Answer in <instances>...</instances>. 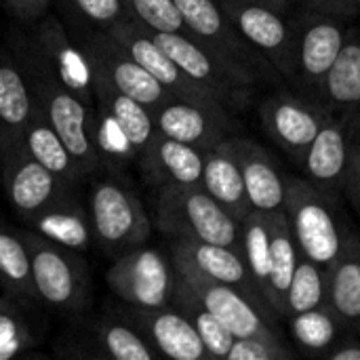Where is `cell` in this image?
I'll use <instances>...</instances> for the list:
<instances>
[{
  "mask_svg": "<svg viewBox=\"0 0 360 360\" xmlns=\"http://www.w3.org/2000/svg\"><path fill=\"white\" fill-rule=\"evenodd\" d=\"M89 61L99 70L120 93L133 97L146 108L162 105L167 99V89L141 68L108 32L103 36L91 38L84 46Z\"/></svg>",
  "mask_w": 360,
  "mask_h": 360,
  "instance_id": "cell-7",
  "label": "cell"
},
{
  "mask_svg": "<svg viewBox=\"0 0 360 360\" xmlns=\"http://www.w3.org/2000/svg\"><path fill=\"white\" fill-rule=\"evenodd\" d=\"M148 331L156 348L175 360H200L207 348L196 327L175 312H160L148 319Z\"/></svg>",
  "mask_w": 360,
  "mask_h": 360,
  "instance_id": "cell-18",
  "label": "cell"
},
{
  "mask_svg": "<svg viewBox=\"0 0 360 360\" xmlns=\"http://www.w3.org/2000/svg\"><path fill=\"white\" fill-rule=\"evenodd\" d=\"M34 105L25 70L17 61L0 57V139L21 141Z\"/></svg>",
  "mask_w": 360,
  "mask_h": 360,
  "instance_id": "cell-14",
  "label": "cell"
},
{
  "mask_svg": "<svg viewBox=\"0 0 360 360\" xmlns=\"http://www.w3.org/2000/svg\"><path fill=\"white\" fill-rule=\"evenodd\" d=\"M293 228L297 243L310 262L327 266L338 259L342 240L327 207L310 198L302 200L293 215Z\"/></svg>",
  "mask_w": 360,
  "mask_h": 360,
  "instance_id": "cell-13",
  "label": "cell"
},
{
  "mask_svg": "<svg viewBox=\"0 0 360 360\" xmlns=\"http://www.w3.org/2000/svg\"><path fill=\"white\" fill-rule=\"evenodd\" d=\"M158 224L162 230L181 234L188 240L221 245L234 249L238 230L224 205H219L198 184H169L158 196Z\"/></svg>",
  "mask_w": 360,
  "mask_h": 360,
  "instance_id": "cell-2",
  "label": "cell"
},
{
  "mask_svg": "<svg viewBox=\"0 0 360 360\" xmlns=\"http://www.w3.org/2000/svg\"><path fill=\"white\" fill-rule=\"evenodd\" d=\"M240 32L262 49H278L285 42V23L264 6H247L238 13Z\"/></svg>",
  "mask_w": 360,
  "mask_h": 360,
  "instance_id": "cell-31",
  "label": "cell"
},
{
  "mask_svg": "<svg viewBox=\"0 0 360 360\" xmlns=\"http://www.w3.org/2000/svg\"><path fill=\"white\" fill-rule=\"evenodd\" d=\"M93 93L97 95V103L103 105L114 114V118L120 122L124 133L129 135L133 148L137 152H143L152 137L156 135V124L148 108L133 97L120 93L99 70L93 68Z\"/></svg>",
  "mask_w": 360,
  "mask_h": 360,
  "instance_id": "cell-15",
  "label": "cell"
},
{
  "mask_svg": "<svg viewBox=\"0 0 360 360\" xmlns=\"http://www.w3.org/2000/svg\"><path fill=\"white\" fill-rule=\"evenodd\" d=\"M21 146L34 160H38L42 167H46L68 188L74 186L78 179H82L72 154L68 152L65 143L61 141L57 131L51 127L49 118L44 116V112L38 103L34 105L32 118L23 129Z\"/></svg>",
  "mask_w": 360,
  "mask_h": 360,
  "instance_id": "cell-12",
  "label": "cell"
},
{
  "mask_svg": "<svg viewBox=\"0 0 360 360\" xmlns=\"http://www.w3.org/2000/svg\"><path fill=\"white\" fill-rule=\"evenodd\" d=\"M150 32H181L184 19L173 0H122Z\"/></svg>",
  "mask_w": 360,
  "mask_h": 360,
  "instance_id": "cell-34",
  "label": "cell"
},
{
  "mask_svg": "<svg viewBox=\"0 0 360 360\" xmlns=\"http://www.w3.org/2000/svg\"><path fill=\"white\" fill-rule=\"evenodd\" d=\"M32 259V281L36 295L63 310L80 308L89 300V276L84 264L68 253L70 249L46 240L40 234L25 238Z\"/></svg>",
  "mask_w": 360,
  "mask_h": 360,
  "instance_id": "cell-3",
  "label": "cell"
},
{
  "mask_svg": "<svg viewBox=\"0 0 360 360\" xmlns=\"http://www.w3.org/2000/svg\"><path fill=\"white\" fill-rule=\"evenodd\" d=\"M0 156L8 200L23 217L30 219L68 192V186L34 160L23 150L21 141L0 139Z\"/></svg>",
  "mask_w": 360,
  "mask_h": 360,
  "instance_id": "cell-6",
  "label": "cell"
},
{
  "mask_svg": "<svg viewBox=\"0 0 360 360\" xmlns=\"http://www.w3.org/2000/svg\"><path fill=\"white\" fill-rule=\"evenodd\" d=\"M36 44H38V53L51 63L57 80L68 91L78 95L86 108L93 110L95 108L93 105V95H95L93 93V65L84 49L74 46L63 25L51 15L38 23Z\"/></svg>",
  "mask_w": 360,
  "mask_h": 360,
  "instance_id": "cell-9",
  "label": "cell"
},
{
  "mask_svg": "<svg viewBox=\"0 0 360 360\" xmlns=\"http://www.w3.org/2000/svg\"><path fill=\"white\" fill-rule=\"evenodd\" d=\"M108 34L141 65L146 68L165 89H173V93H177L179 97L186 99H194L200 101L198 95L190 93V84L194 80H190L175 63L173 59L156 44V40L152 38L150 32H146L141 25L133 23V21H114L112 25H108Z\"/></svg>",
  "mask_w": 360,
  "mask_h": 360,
  "instance_id": "cell-10",
  "label": "cell"
},
{
  "mask_svg": "<svg viewBox=\"0 0 360 360\" xmlns=\"http://www.w3.org/2000/svg\"><path fill=\"white\" fill-rule=\"evenodd\" d=\"M156 44L173 59V63L194 82H217V72L207 53H202L192 40L179 32H150Z\"/></svg>",
  "mask_w": 360,
  "mask_h": 360,
  "instance_id": "cell-21",
  "label": "cell"
},
{
  "mask_svg": "<svg viewBox=\"0 0 360 360\" xmlns=\"http://www.w3.org/2000/svg\"><path fill=\"white\" fill-rule=\"evenodd\" d=\"M27 340L23 325L15 316L0 312V360L19 354L21 348L27 346Z\"/></svg>",
  "mask_w": 360,
  "mask_h": 360,
  "instance_id": "cell-39",
  "label": "cell"
},
{
  "mask_svg": "<svg viewBox=\"0 0 360 360\" xmlns=\"http://www.w3.org/2000/svg\"><path fill=\"white\" fill-rule=\"evenodd\" d=\"M179 264L194 268L207 278L224 285H247V266L230 247L209 245L200 240H184L175 253Z\"/></svg>",
  "mask_w": 360,
  "mask_h": 360,
  "instance_id": "cell-16",
  "label": "cell"
},
{
  "mask_svg": "<svg viewBox=\"0 0 360 360\" xmlns=\"http://www.w3.org/2000/svg\"><path fill=\"white\" fill-rule=\"evenodd\" d=\"M276 356H287L285 352L272 350L268 346L266 340L262 338H236L230 352L228 360H274Z\"/></svg>",
  "mask_w": 360,
  "mask_h": 360,
  "instance_id": "cell-41",
  "label": "cell"
},
{
  "mask_svg": "<svg viewBox=\"0 0 360 360\" xmlns=\"http://www.w3.org/2000/svg\"><path fill=\"white\" fill-rule=\"evenodd\" d=\"M333 360H360V348H346V350H340L335 352Z\"/></svg>",
  "mask_w": 360,
  "mask_h": 360,
  "instance_id": "cell-43",
  "label": "cell"
},
{
  "mask_svg": "<svg viewBox=\"0 0 360 360\" xmlns=\"http://www.w3.org/2000/svg\"><path fill=\"white\" fill-rule=\"evenodd\" d=\"M270 257H272V270H270V295L274 302L287 300L293 274L297 270V253L291 243V236L285 228V215H274L270 219Z\"/></svg>",
  "mask_w": 360,
  "mask_h": 360,
  "instance_id": "cell-22",
  "label": "cell"
},
{
  "mask_svg": "<svg viewBox=\"0 0 360 360\" xmlns=\"http://www.w3.org/2000/svg\"><path fill=\"white\" fill-rule=\"evenodd\" d=\"M89 135L97 154L110 160H129L137 152L120 122L114 118V114L99 103L91 110Z\"/></svg>",
  "mask_w": 360,
  "mask_h": 360,
  "instance_id": "cell-26",
  "label": "cell"
},
{
  "mask_svg": "<svg viewBox=\"0 0 360 360\" xmlns=\"http://www.w3.org/2000/svg\"><path fill=\"white\" fill-rule=\"evenodd\" d=\"M335 310L346 319H360V259L344 262L331 285Z\"/></svg>",
  "mask_w": 360,
  "mask_h": 360,
  "instance_id": "cell-32",
  "label": "cell"
},
{
  "mask_svg": "<svg viewBox=\"0 0 360 360\" xmlns=\"http://www.w3.org/2000/svg\"><path fill=\"white\" fill-rule=\"evenodd\" d=\"M173 2L179 8L184 25L190 27L194 34L213 38L221 32L224 21L213 0H173Z\"/></svg>",
  "mask_w": 360,
  "mask_h": 360,
  "instance_id": "cell-37",
  "label": "cell"
},
{
  "mask_svg": "<svg viewBox=\"0 0 360 360\" xmlns=\"http://www.w3.org/2000/svg\"><path fill=\"white\" fill-rule=\"evenodd\" d=\"M344 49L342 30L333 23H319L310 27L302 42V63L310 76H323L329 72L340 51Z\"/></svg>",
  "mask_w": 360,
  "mask_h": 360,
  "instance_id": "cell-25",
  "label": "cell"
},
{
  "mask_svg": "<svg viewBox=\"0 0 360 360\" xmlns=\"http://www.w3.org/2000/svg\"><path fill=\"white\" fill-rule=\"evenodd\" d=\"M291 333L295 335V340L310 348V350H323L333 342V321L327 312L321 310H306V312H297L293 323H291Z\"/></svg>",
  "mask_w": 360,
  "mask_h": 360,
  "instance_id": "cell-35",
  "label": "cell"
},
{
  "mask_svg": "<svg viewBox=\"0 0 360 360\" xmlns=\"http://www.w3.org/2000/svg\"><path fill=\"white\" fill-rule=\"evenodd\" d=\"M91 228L110 249H137L150 236L141 202L116 181H99L91 192Z\"/></svg>",
  "mask_w": 360,
  "mask_h": 360,
  "instance_id": "cell-4",
  "label": "cell"
},
{
  "mask_svg": "<svg viewBox=\"0 0 360 360\" xmlns=\"http://www.w3.org/2000/svg\"><path fill=\"white\" fill-rule=\"evenodd\" d=\"M245 255L253 278L270 293V219L262 217L259 213L249 215L245 228Z\"/></svg>",
  "mask_w": 360,
  "mask_h": 360,
  "instance_id": "cell-30",
  "label": "cell"
},
{
  "mask_svg": "<svg viewBox=\"0 0 360 360\" xmlns=\"http://www.w3.org/2000/svg\"><path fill=\"white\" fill-rule=\"evenodd\" d=\"M72 4L91 21L108 27L122 15V0H72Z\"/></svg>",
  "mask_w": 360,
  "mask_h": 360,
  "instance_id": "cell-40",
  "label": "cell"
},
{
  "mask_svg": "<svg viewBox=\"0 0 360 360\" xmlns=\"http://www.w3.org/2000/svg\"><path fill=\"white\" fill-rule=\"evenodd\" d=\"M30 224L36 234L70 251H84L91 245V215L68 194L32 215Z\"/></svg>",
  "mask_w": 360,
  "mask_h": 360,
  "instance_id": "cell-11",
  "label": "cell"
},
{
  "mask_svg": "<svg viewBox=\"0 0 360 360\" xmlns=\"http://www.w3.org/2000/svg\"><path fill=\"white\" fill-rule=\"evenodd\" d=\"M240 169L251 207L257 211L278 213L285 202V188L278 173L262 158H247Z\"/></svg>",
  "mask_w": 360,
  "mask_h": 360,
  "instance_id": "cell-23",
  "label": "cell"
},
{
  "mask_svg": "<svg viewBox=\"0 0 360 360\" xmlns=\"http://www.w3.org/2000/svg\"><path fill=\"white\" fill-rule=\"evenodd\" d=\"M8 8L25 21L40 19L49 6V0H4Z\"/></svg>",
  "mask_w": 360,
  "mask_h": 360,
  "instance_id": "cell-42",
  "label": "cell"
},
{
  "mask_svg": "<svg viewBox=\"0 0 360 360\" xmlns=\"http://www.w3.org/2000/svg\"><path fill=\"white\" fill-rule=\"evenodd\" d=\"M323 300V278L314 262L297 264V270L293 274L289 293H287V306L297 314L306 310L319 308Z\"/></svg>",
  "mask_w": 360,
  "mask_h": 360,
  "instance_id": "cell-33",
  "label": "cell"
},
{
  "mask_svg": "<svg viewBox=\"0 0 360 360\" xmlns=\"http://www.w3.org/2000/svg\"><path fill=\"white\" fill-rule=\"evenodd\" d=\"M108 287L120 300L143 310L162 308L171 293V270L154 249H133L112 264Z\"/></svg>",
  "mask_w": 360,
  "mask_h": 360,
  "instance_id": "cell-5",
  "label": "cell"
},
{
  "mask_svg": "<svg viewBox=\"0 0 360 360\" xmlns=\"http://www.w3.org/2000/svg\"><path fill=\"white\" fill-rule=\"evenodd\" d=\"M23 70L30 80L34 101L42 108L51 127L57 131V135L65 143L80 175L84 177V175L95 173L99 169L101 156L97 154L89 135L91 108H86L78 95L68 91L57 80V76L46 72L42 65L30 63Z\"/></svg>",
  "mask_w": 360,
  "mask_h": 360,
  "instance_id": "cell-1",
  "label": "cell"
},
{
  "mask_svg": "<svg viewBox=\"0 0 360 360\" xmlns=\"http://www.w3.org/2000/svg\"><path fill=\"white\" fill-rule=\"evenodd\" d=\"M306 165L316 179H335L346 165V141L342 131L335 127L321 129L310 143Z\"/></svg>",
  "mask_w": 360,
  "mask_h": 360,
  "instance_id": "cell-27",
  "label": "cell"
},
{
  "mask_svg": "<svg viewBox=\"0 0 360 360\" xmlns=\"http://www.w3.org/2000/svg\"><path fill=\"white\" fill-rule=\"evenodd\" d=\"M177 266L181 270L186 287L198 297V302L202 304L205 310H209L215 319H219L234 333V338L270 340L268 329L264 327L259 314L253 310V306L249 304L247 297H243L230 285L215 283L186 264L177 262Z\"/></svg>",
  "mask_w": 360,
  "mask_h": 360,
  "instance_id": "cell-8",
  "label": "cell"
},
{
  "mask_svg": "<svg viewBox=\"0 0 360 360\" xmlns=\"http://www.w3.org/2000/svg\"><path fill=\"white\" fill-rule=\"evenodd\" d=\"M101 344L108 354L116 360H152L154 352L148 344L129 327L110 323L101 329Z\"/></svg>",
  "mask_w": 360,
  "mask_h": 360,
  "instance_id": "cell-36",
  "label": "cell"
},
{
  "mask_svg": "<svg viewBox=\"0 0 360 360\" xmlns=\"http://www.w3.org/2000/svg\"><path fill=\"white\" fill-rule=\"evenodd\" d=\"M148 160L165 173V177L171 179V184H186L194 186L202 181V169H205V158L198 154V150L190 143L165 137L162 133L156 131L148 148Z\"/></svg>",
  "mask_w": 360,
  "mask_h": 360,
  "instance_id": "cell-17",
  "label": "cell"
},
{
  "mask_svg": "<svg viewBox=\"0 0 360 360\" xmlns=\"http://www.w3.org/2000/svg\"><path fill=\"white\" fill-rule=\"evenodd\" d=\"M272 127L278 133L281 139H285L289 146L304 148L310 146L321 131L319 120L312 112L302 108L300 103H278L272 110Z\"/></svg>",
  "mask_w": 360,
  "mask_h": 360,
  "instance_id": "cell-29",
  "label": "cell"
},
{
  "mask_svg": "<svg viewBox=\"0 0 360 360\" xmlns=\"http://www.w3.org/2000/svg\"><path fill=\"white\" fill-rule=\"evenodd\" d=\"M194 327H196V331H198V335H200V340H202L209 354L224 356V359L228 356V352H230L236 338L219 319H215L209 310L202 308L200 312L194 314Z\"/></svg>",
  "mask_w": 360,
  "mask_h": 360,
  "instance_id": "cell-38",
  "label": "cell"
},
{
  "mask_svg": "<svg viewBox=\"0 0 360 360\" xmlns=\"http://www.w3.org/2000/svg\"><path fill=\"white\" fill-rule=\"evenodd\" d=\"M156 131L165 137L190 143V146H205L211 137V124L198 103L190 101H167L160 105L154 118Z\"/></svg>",
  "mask_w": 360,
  "mask_h": 360,
  "instance_id": "cell-20",
  "label": "cell"
},
{
  "mask_svg": "<svg viewBox=\"0 0 360 360\" xmlns=\"http://www.w3.org/2000/svg\"><path fill=\"white\" fill-rule=\"evenodd\" d=\"M205 190L224 207L243 215L245 207L251 205L247 198L243 169L228 154H211L202 169Z\"/></svg>",
  "mask_w": 360,
  "mask_h": 360,
  "instance_id": "cell-19",
  "label": "cell"
},
{
  "mask_svg": "<svg viewBox=\"0 0 360 360\" xmlns=\"http://www.w3.org/2000/svg\"><path fill=\"white\" fill-rule=\"evenodd\" d=\"M0 278L27 300L38 297L32 281V259L23 238L0 230Z\"/></svg>",
  "mask_w": 360,
  "mask_h": 360,
  "instance_id": "cell-24",
  "label": "cell"
},
{
  "mask_svg": "<svg viewBox=\"0 0 360 360\" xmlns=\"http://www.w3.org/2000/svg\"><path fill=\"white\" fill-rule=\"evenodd\" d=\"M327 91L340 103L360 101V44H346L327 72Z\"/></svg>",
  "mask_w": 360,
  "mask_h": 360,
  "instance_id": "cell-28",
  "label": "cell"
}]
</instances>
